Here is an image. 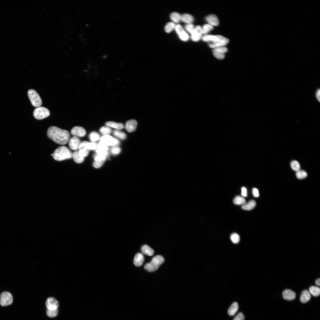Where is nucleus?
<instances>
[{"label":"nucleus","instance_id":"nucleus-4","mask_svg":"<svg viewBox=\"0 0 320 320\" xmlns=\"http://www.w3.org/2000/svg\"><path fill=\"white\" fill-rule=\"evenodd\" d=\"M28 95L31 103L33 106L38 107L41 105V99L35 90L33 89H29L28 91Z\"/></svg>","mask_w":320,"mask_h":320},{"label":"nucleus","instance_id":"nucleus-45","mask_svg":"<svg viewBox=\"0 0 320 320\" xmlns=\"http://www.w3.org/2000/svg\"><path fill=\"white\" fill-rule=\"evenodd\" d=\"M214 50L218 52H219L225 54L228 51L227 48L225 47H220L214 48Z\"/></svg>","mask_w":320,"mask_h":320},{"label":"nucleus","instance_id":"nucleus-39","mask_svg":"<svg viewBox=\"0 0 320 320\" xmlns=\"http://www.w3.org/2000/svg\"><path fill=\"white\" fill-rule=\"evenodd\" d=\"M231 239L232 241L234 244H237L240 241V237L236 233H232L231 236Z\"/></svg>","mask_w":320,"mask_h":320},{"label":"nucleus","instance_id":"nucleus-12","mask_svg":"<svg viewBox=\"0 0 320 320\" xmlns=\"http://www.w3.org/2000/svg\"><path fill=\"white\" fill-rule=\"evenodd\" d=\"M106 157L105 156L98 154L95 155L93 166L96 168L101 167L104 164Z\"/></svg>","mask_w":320,"mask_h":320},{"label":"nucleus","instance_id":"nucleus-47","mask_svg":"<svg viewBox=\"0 0 320 320\" xmlns=\"http://www.w3.org/2000/svg\"><path fill=\"white\" fill-rule=\"evenodd\" d=\"M315 97L317 100L320 102V90L319 88L315 92Z\"/></svg>","mask_w":320,"mask_h":320},{"label":"nucleus","instance_id":"nucleus-18","mask_svg":"<svg viewBox=\"0 0 320 320\" xmlns=\"http://www.w3.org/2000/svg\"><path fill=\"white\" fill-rule=\"evenodd\" d=\"M283 297L285 300H294L296 297L295 293L289 289L284 290L282 293Z\"/></svg>","mask_w":320,"mask_h":320},{"label":"nucleus","instance_id":"nucleus-24","mask_svg":"<svg viewBox=\"0 0 320 320\" xmlns=\"http://www.w3.org/2000/svg\"><path fill=\"white\" fill-rule=\"evenodd\" d=\"M105 125L109 127L115 128L117 129H121L124 128L123 124L121 123H116L112 121H108L105 123Z\"/></svg>","mask_w":320,"mask_h":320},{"label":"nucleus","instance_id":"nucleus-48","mask_svg":"<svg viewBox=\"0 0 320 320\" xmlns=\"http://www.w3.org/2000/svg\"><path fill=\"white\" fill-rule=\"evenodd\" d=\"M252 193L254 196L256 197H259V191L256 188H254L252 190Z\"/></svg>","mask_w":320,"mask_h":320},{"label":"nucleus","instance_id":"nucleus-42","mask_svg":"<svg viewBox=\"0 0 320 320\" xmlns=\"http://www.w3.org/2000/svg\"><path fill=\"white\" fill-rule=\"evenodd\" d=\"M194 25L192 23L187 24L185 26V30L191 34L194 29Z\"/></svg>","mask_w":320,"mask_h":320},{"label":"nucleus","instance_id":"nucleus-50","mask_svg":"<svg viewBox=\"0 0 320 320\" xmlns=\"http://www.w3.org/2000/svg\"><path fill=\"white\" fill-rule=\"evenodd\" d=\"M320 279L319 278L318 279H317L316 281L315 282V283L316 284V285H318L319 286H320Z\"/></svg>","mask_w":320,"mask_h":320},{"label":"nucleus","instance_id":"nucleus-26","mask_svg":"<svg viewBox=\"0 0 320 320\" xmlns=\"http://www.w3.org/2000/svg\"><path fill=\"white\" fill-rule=\"evenodd\" d=\"M256 205V201L254 200H251L242 205L241 208L245 210H250L253 209Z\"/></svg>","mask_w":320,"mask_h":320},{"label":"nucleus","instance_id":"nucleus-17","mask_svg":"<svg viewBox=\"0 0 320 320\" xmlns=\"http://www.w3.org/2000/svg\"><path fill=\"white\" fill-rule=\"evenodd\" d=\"M137 122L134 119H131L128 121L125 124V128L129 132L135 131L137 128Z\"/></svg>","mask_w":320,"mask_h":320},{"label":"nucleus","instance_id":"nucleus-10","mask_svg":"<svg viewBox=\"0 0 320 320\" xmlns=\"http://www.w3.org/2000/svg\"><path fill=\"white\" fill-rule=\"evenodd\" d=\"M46 305L47 309L50 310L57 309L59 303L53 297L47 299L46 302Z\"/></svg>","mask_w":320,"mask_h":320},{"label":"nucleus","instance_id":"nucleus-5","mask_svg":"<svg viewBox=\"0 0 320 320\" xmlns=\"http://www.w3.org/2000/svg\"><path fill=\"white\" fill-rule=\"evenodd\" d=\"M50 114L49 110L44 107H39L34 110L33 115L35 118L41 120L48 117Z\"/></svg>","mask_w":320,"mask_h":320},{"label":"nucleus","instance_id":"nucleus-6","mask_svg":"<svg viewBox=\"0 0 320 320\" xmlns=\"http://www.w3.org/2000/svg\"><path fill=\"white\" fill-rule=\"evenodd\" d=\"M13 300L12 296L9 292H4L1 293L0 297V303L3 306L11 304Z\"/></svg>","mask_w":320,"mask_h":320},{"label":"nucleus","instance_id":"nucleus-9","mask_svg":"<svg viewBox=\"0 0 320 320\" xmlns=\"http://www.w3.org/2000/svg\"><path fill=\"white\" fill-rule=\"evenodd\" d=\"M101 142L107 146L116 145L119 143V141L109 135H104L100 138Z\"/></svg>","mask_w":320,"mask_h":320},{"label":"nucleus","instance_id":"nucleus-1","mask_svg":"<svg viewBox=\"0 0 320 320\" xmlns=\"http://www.w3.org/2000/svg\"><path fill=\"white\" fill-rule=\"evenodd\" d=\"M47 134L49 138L60 145L67 143L70 137V134L67 130L54 126L48 128Z\"/></svg>","mask_w":320,"mask_h":320},{"label":"nucleus","instance_id":"nucleus-44","mask_svg":"<svg viewBox=\"0 0 320 320\" xmlns=\"http://www.w3.org/2000/svg\"><path fill=\"white\" fill-rule=\"evenodd\" d=\"M87 147L89 150H94L97 148V145L94 142L91 143L88 142L87 144Z\"/></svg>","mask_w":320,"mask_h":320},{"label":"nucleus","instance_id":"nucleus-36","mask_svg":"<svg viewBox=\"0 0 320 320\" xmlns=\"http://www.w3.org/2000/svg\"><path fill=\"white\" fill-rule=\"evenodd\" d=\"M100 132L103 135H108L111 132V129L110 127L106 126L102 127L100 129Z\"/></svg>","mask_w":320,"mask_h":320},{"label":"nucleus","instance_id":"nucleus-49","mask_svg":"<svg viewBox=\"0 0 320 320\" xmlns=\"http://www.w3.org/2000/svg\"><path fill=\"white\" fill-rule=\"evenodd\" d=\"M241 195L244 197H246L247 195V190L244 187H242L241 188Z\"/></svg>","mask_w":320,"mask_h":320},{"label":"nucleus","instance_id":"nucleus-38","mask_svg":"<svg viewBox=\"0 0 320 320\" xmlns=\"http://www.w3.org/2000/svg\"><path fill=\"white\" fill-rule=\"evenodd\" d=\"M89 137L91 141L94 142L97 140L99 138V134L95 132H91L89 136Z\"/></svg>","mask_w":320,"mask_h":320},{"label":"nucleus","instance_id":"nucleus-16","mask_svg":"<svg viewBox=\"0 0 320 320\" xmlns=\"http://www.w3.org/2000/svg\"><path fill=\"white\" fill-rule=\"evenodd\" d=\"M88 143V142L87 141H84L81 143L78 148L79 151L84 157L87 156L89 153V150L87 147Z\"/></svg>","mask_w":320,"mask_h":320},{"label":"nucleus","instance_id":"nucleus-46","mask_svg":"<svg viewBox=\"0 0 320 320\" xmlns=\"http://www.w3.org/2000/svg\"><path fill=\"white\" fill-rule=\"evenodd\" d=\"M244 316L241 313H239L234 318L233 320H244Z\"/></svg>","mask_w":320,"mask_h":320},{"label":"nucleus","instance_id":"nucleus-20","mask_svg":"<svg viewBox=\"0 0 320 320\" xmlns=\"http://www.w3.org/2000/svg\"><path fill=\"white\" fill-rule=\"evenodd\" d=\"M144 261L143 255L140 253H137L135 256L133 260L134 264L136 266L139 267L143 264Z\"/></svg>","mask_w":320,"mask_h":320},{"label":"nucleus","instance_id":"nucleus-31","mask_svg":"<svg viewBox=\"0 0 320 320\" xmlns=\"http://www.w3.org/2000/svg\"><path fill=\"white\" fill-rule=\"evenodd\" d=\"M233 203L236 205H243L246 203L245 199L240 196H236L233 200Z\"/></svg>","mask_w":320,"mask_h":320},{"label":"nucleus","instance_id":"nucleus-33","mask_svg":"<svg viewBox=\"0 0 320 320\" xmlns=\"http://www.w3.org/2000/svg\"><path fill=\"white\" fill-rule=\"evenodd\" d=\"M213 26L209 24H206L203 25L201 28V33L205 34L213 29Z\"/></svg>","mask_w":320,"mask_h":320},{"label":"nucleus","instance_id":"nucleus-34","mask_svg":"<svg viewBox=\"0 0 320 320\" xmlns=\"http://www.w3.org/2000/svg\"><path fill=\"white\" fill-rule=\"evenodd\" d=\"M290 166L292 169L295 171H297L300 169V166L299 163L296 160H293L290 163Z\"/></svg>","mask_w":320,"mask_h":320},{"label":"nucleus","instance_id":"nucleus-29","mask_svg":"<svg viewBox=\"0 0 320 320\" xmlns=\"http://www.w3.org/2000/svg\"><path fill=\"white\" fill-rule=\"evenodd\" d=\"M171 20L175 23H177L181 21V15L177 12H173L170 15Z\"/></svg>","mask_w":320,"mask_h":320},{"label":"nucleus","instance_id":"nucleus-25","mask_svg":"<svg viewBox=\"0 0 320 320\" xmlns=\"http://www.w3.org/2000/svg\"><path fill=\"white\" fill-rule=\"evenodd\" d=\"M239 309V305L237 302L233 303L229 308L228 311V315L230 316L234 315L237 311Z\"/></svg>","mask_w":320,"mask_h":320},{"label":"nucleus","instance_id":"nucleus-19","mask_svg":"<svg viewBox=\"0 0 320 320\" xmlns=\"http://www.w3.org/2000/svg\"><path fill=\"white\" fill-rule=\"evenodd\" d=\"M206 21L212 25L217 26L219 21L217 17L214 14L208 15L205 18Z\"/></svg>","mask_w":320,"mask_h":320},{"label":"nucleus","instance_id":"nucleus-41","mask_svg":"<svg viewBox=\"0 0 320 320\" xmlns=\"http://www.w3.org/2000/svg\"><path fill=\"white\" fill-rule=\"evenodd\" d=\"M58 310H50L47 309V315L50 317H55L58 313Z\"/></svg>","mask_w":320,"mask_h":320},{"label":"nucleus","instance_id":"nucleus-15","mask_svg":"<svg viewBox=\"0 0 320 320\" xmlns=\"http://www.w3.org/2000/svg\"><path fill=\"white\" fill-rule=\"evenodd\" d=\"M81 143L80 140L77 137L74 136L69 140V146L72 150H76L78 149Z\"/></svg>","mask_w":320,"mask_h":320},{"label":"nucleus","instance_id":"nucleus-43","mask_svg":"<svg viewBox=\"0 0 320 320\" xmlns=\"http://www.w3.org/2000/svg\"><path fill=\"white\" fill-rule=\"evenodd\" d=\"M121 148L117 146H113L111 149V153L114 155L119 154L121 152Z\"/></svg>","mask_w":320,"mask_h":320},{"label":"nucleus","instance_id":"nucleus-2","mask_svg":"<svg viewBox=\"0 0 320 320\" xmlns=\"http://www.w3.org/2000/svg\"><path fill=\"white\" fill-rule=\"evenodd\" d=\"M53 157L54 159L61 161L70 159L72 157L71 151L66 147L61 146L57 148L53 153Z\"/></svg>","mask_w":320,"mask_h":320},{"label":"nucleus","instance_id":"nucleus-23","mask_svg":"<svg viewBox=\"0 0 320 320\" xmlns=\"http://www.w3.org/2000/svg\"><path fill=\"white\" fill-rule=\"evenodd\" d=\"M141 250L143 254L149 256L153 255L154 253V250L146 245L143 246L141 247Z\"/></svg>","mask_w":320,"mask_h":320},{"label":"nucleus","instance_id":"nucleus-11","mask_svg":"<svg viewBox=\"0 0 320 320\" xmlns=\"http://www.w3.org/2000/svg\"><path fill=\"white\" fill-rule=\"evenodd\" d=\"M202 27L200 25H197L195 27L194 29L191 34V39L194 41H197L200 40L202 37Z\"/></svg>","mask_w":320,"mask_h":320},{"label":"nucleus","instance_id":"nucleus-14","mask_svg":"<svg viewBox=\"0 0 320 320\" xmlns=\"http://www.w3.org/2000/svg\"><path fill=\"white\" fill-rule=\"evenodd\" d=\"M97 148L96 151L97 154L101 155L107 156L108 153L107 152L108 149V146L102 142H100L97 145Z\"/></svg>","mask_w":320,"mask_h":320},{"label":"nucleus","instance_id":"nucleus-27","mask_svg":"<svg viewBox=\"0 0 320 320\" xmlns=\"http://www.w3.org/2000/svg\"><path fill=\"white\" fill-rule=\"evenodd\" d=\"M201 38L204 41L211 42L212 43L216 41L218 39L217 35H205Z\"/></svg>","mask_w":320,"mask_h":320},{"label":"nucleus","instance_id":"nucleus-37","mask_svg":"<svg viewBox=\"0 0 320 320\" xmlns=\"http://www.w3.org/2000/svg\"><path fill=\"white\" fill-rule=\"evenodd\" d=\"M113 134L114 136L121 140H124L126 137V135L125 133L118 130L113 131Z\"/></svg>","mask_w":320,"mask_h":320},{"label":"nucleus","instance_id":"nucleus-28","mask_svg":"<svg viewBox=\"0 0 320 320\" xmlns=\"http://www.w3.org/2000/svg\"><path fill=\"white\" fill-rule=\"evenodd\" d=\"M181 21L187 24L191 23L193 21V18L191 15L184 14L181 15Z\"/></svg>","mask_w":320,"mask_h":320},{"label":"nucleus","instance_id":"nucleus-30","mask_svg":"<svg viewBox=\"0 0 320 320\" xmlns=\"http://www.w3.org/2000/svg\"><path fill=\"white\" fill-rule=\"evenodd\" d=\"M309 292L313 296H318L320 294V289L319 287L312 286L309 288Z\"/></svg>","mask_w":320,"mask_h":320},{"label":"nucleus","instance_id":"nucleus-21","mask_svg":"<svg viewBox=\"0 0 320 320\" xmlns=\"http://www.w3.org/2000/svg\"><path fill=\"white\" fill-rule=\"evenodd\" d=\"M311 298V295L308 291L305 290L302 292L300 300L303 303H305L308 302Z\"/></svg>","mask_w":320,"mask_h":320},{"label":"nucleus","instance_id":"nucleus-32","mask_svg":"<svg viewBox=\"0 0 320 320\" xmlns=\"http://www.w3.org/2000/svg\"><path fill=\"white\" fill-rule=\"evenodd\" d=\"M175 23L173 22H169L165 26V31L167 33H169L175 29Z\"/></svg>","mask_w":320,"mask_h":320},{"label":"nucleus","instance_id":"nucleus-7","mask_svg":"<svg viewBox=\"0 0 320 320\" xmlns=\"http://www.w3.org/2000/svg\"><path fill=\"white\" fill-rule=\"evenodd\" d=\"M218 40L216 41L210 43L209 46L212 48H215L217 47H224L229 42V39L220 35H217Z\"/></svg>","mask_w":320,"mask_h":320},{"label":"nucleus","instance_id":"nucleus-13","mask_svg":"<svg viewBox=\"0 0 320 320\" xmlns=\"http://www.w3.org/2000/svg\"><path fill=\"white\" fill-rule=\"evenodd\" d=\"M71 134L74 136L83 137L86 134V131L83 127L76 126L72 128L71 130Z\"/></svg>","mask_w":320,"mask_h":320},{"label":"nucleus","instance_id":"nucleus-8","mask_svg":"<svg viewBox=\"0 0 320 320\" xmlns=\"http://www.w3.org/2000/svg\"><path fill=\"white\" fill-rule=\"evenodd\" d=\"M175 30L180 39L183 41H187L189 38L187 32L180 24L176 25Z\"/></svg>","mask_w":320,"mask_h":320},{"label":"nucleus","instance_id":"nucleus-3","mask_svg":"<svg viewBox=\"0 0 320 320\" xmlns=\"http://www.w3.org/2000/svg\"><path fill=\"white\" fill-rule=\"evenodd\" d=\"M164 258L161 255H157L154 257L151 262L146 264L144 266V268L147 271L153 272L156 270L159 266L164 263Z\"/></svg>","mask_w":320,"mask_h":320},{"label":"nucleus","instance_id":"nucleus-35","mask_svg":"<svg viewBox=\"0 0 320 320\" xmlns=\"http://www.w3.org/2000/svg\"><path fill=\"white\" fill-rule=\"evenodd\" d=\"M296 175L297 178L302 179L305 178L307 176V173L306 171L300 169L296 172Z\"/></svg>","mask_w":320,"mask_h":320},{"label":"nucleus","instance_id":"nucleus-22","mask_svg":"<svg viewBox=\"0 0 320 320\" xmlns=\"http://www.w3.org/2000/svg\"><path fill=\"white\" fill-rule=\"evenodd\" d=\"M72 157L74 161L77 163H82L84 160V157L79 151H76L72 154Z\"/></svg>","mask_w":320,"mask_h":320},{"label":"nucleus","instance_id":"nucleus-40","mask_svg":"<svg viewBox=\"0 0 320 320\" xmlns=\"http://www.w3.org/2000/svg\"><path fill=\"white\" fill-rule=\"evenodd\" d=\"M212 52L214 56L218 59H223L225 57V54L223 53L216 51L214 49L213 50Z\"/></svg>","mask_w":320,"mask_h":320}]
</instances>
